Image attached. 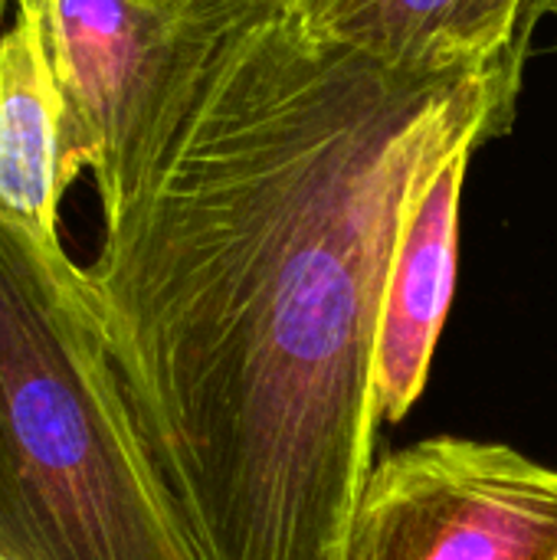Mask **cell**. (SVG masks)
Listing matches in <instances>:
<instances>
[{"label":"cell","instance_id":"cell-1","mask_svg":"<svg viewBox=\"0 0 557 560\" xmlns=\"http://www.w3.org/2000/svg\"><path fill=\"white\" fill-rule=\"evenodd\" d=\"M492 72H414L289 0H190L154 131L82 266L204 560H341L374 466V341L410 210L515 121Z\"/></svg>","mask_w":557,"mask_h":560},{"label":"cell","instance_id":"cell-2","mask_svg":"<svg viewBox=\"0 0 557 560\" xmlns=\"http://www.w3.org/2000/svg\"><path fill=\"white\" fill-rule=\"evenodd\" d=\"M0 560H204L138 430L82 266L3 217Z\"/></svg>","mask_w":557,"mask_h":560},{"label":"cell","instance_id":"cell-3","mask_svg":"<svg viewBox=\"0 0 557 560\" xmlns=\"http://www.w3.org/2000/svg\"><path fill=\"white\" fill-rule=\"evenodd\" d=\"M341 560H557V469L469 436L387 453L358 492Z\"/></svg>","mask_w":557,"mask_h":560},{"label":"cell","instance_id":"cell-4","mask_svg":"<svg viewBox=\"0 0 557 560\" xmlns=\"http://www.w3.org/2000/svg\"><path fill=\"white\" fill-rule=\"evenodd\" d=\"M53 69L89 151L95 194L112 190L161 115L190 0H36Z\"/></svg>","mask_w":557,"mask_h":560},{"label":"cell","instance_id":"cell-5","mask_svg":"<svg viewBox=\"0 0 557 560\" xmlns=\"http://www.w3.org/2000/svg\"><path fill=\"white\" fill-rule=\"evenodd\" d=\"M332 43L414 72H492L522 89L548 0H289Z\"/></svg>","mask_w":557,"mask_h":560},{"label":"cell","instance_id":"cell-6","mask_svg":"<svg viewBox=\"0 0 557 560\" xmlns=\"http://www.w3.org/2000/svg\"><path fill=\"white\" fill-rule=\"evenodd\" d=\"M89 171L85 138L49 59L36 0L0 30V217L59 243V207Z\"/></svg>","mask_w":557,"mask_h":560},{"label":"cell","instance_id":"cell-7","mask_svg":"<svg viewBox=\"0 0 557 560\" xmlns=\"http://www.w3.org/2000/svg\"><path fill=\"white\" fill-rule=\"evenodd\" d=\"M473 154L453 158L420 194L397 240L374 341V410L401 423L430 381L460 256V203Z\"/></svg>","mask_w":557,"mask_h":560},{"label":"cell","instance_id":"cell-8","mask_svg":"<svg viewBox=\"0 0 557 560\" xmlns=\"http://www.w3.org/2000/svg\"><path fill=\"white\" fill-rule=\"evenodd\" d=\"M548 13L557 20V0H548Z\"/></svg>","mask_w":557,"mask_h":560},{"label":"cell","instance_id":"cell-9","mask_svg":"<svg viewBox=\"0 0 557 560\" xmlns=\"http://www.w3.org/2000/svg\"><path fill=\"white\" fill-rule=\"evenodd\" d=\"M7 3H10V0H0V23H3V13H7Z\"/></svg>","mask_w":557,"mask_h":560}]
</instances>
